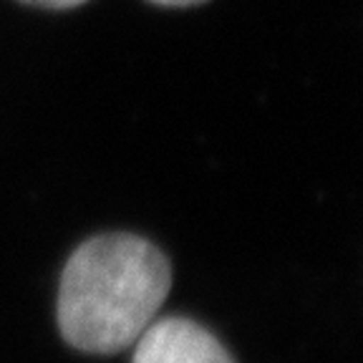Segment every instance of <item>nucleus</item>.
I'll return each instance as SVG.
<instances>
[{
  "label": "nucleus",
  "mask_w": 363,
  "mask_h": 363,
  "mask_svg": "<svg viewBox=\"0 0 363 363\" xmlns=\"http://www.w3.org/2000/svg\"><path fill=\"white\" fill-rule=\"evenodd\" d=\"M169 288V260L149 240L96 235L74 250L61 272L58 330L84 353H119L157 318Z\"/></svg>",
  "instance_id": "obj_1"
},
{
  "label": "nucleus",
  "mask_w": 363,
  "mask_h": 363,
  "mask_svg": "<svg viewBox=\"0 0 363 363\" xmlns=\"http://www.w3.org/2000/svg\"><path fill=\"white\" fill-rule=\"evenodd\" d=\"M131 363H235V358L204 325L189 318H162L136 338Z\"/></svg>",
  "instance_id": "obj_2"
},
{
  "label": "nucleus",
  "mask_w": 363,
  "mask_h": 363,
  "mask_svg": "<svg viewBox=\"0 0 363 363\" xmlns=\"http://www.w3.org/2000/svg\"><path fill=\"white\" fill-rule=\"evenodd\" d=\"M21 3L35 8H48V11H68V8L84 6L86 0H21Z\"/></svg>",
  "instance_id": "obj_3"
},
{
  "label": "nucleus",
  "mask_w": 363,
  "mask_h": 363,
  "mask_svg": "<svg viewBox=\"0 0 363 363\" xmlns=\"http://www.w3.org/2000/svg\"><path fill=\"white\" fill-rule=\"evenodd\" d=\"M149 3L162 8H192V6H202L207 0H149Z\"/></svg>",
  "instance_id": "obj_4"
}]
</instances>
